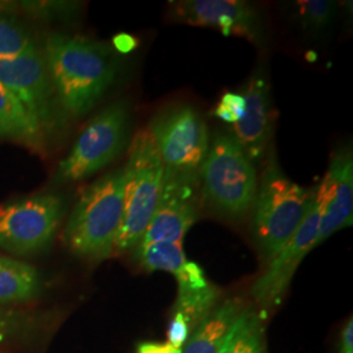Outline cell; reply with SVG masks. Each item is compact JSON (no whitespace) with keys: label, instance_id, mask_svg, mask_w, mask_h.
<instances>
[{"label":"cell","instance_id":"ba28073f","mask_svg":"<svg viewBox=\"0 0 353 353\" xmlns=\"http://www.w3.org/2000/svg\"><path fill=\"white\" fill-rule=\"evenodd\" d=\"M148 130L165 168L198 172L210 148V131L202 117L190 103H174L159 110Z\"/></svg>","mask_w":353,"mask_h":353},{"label":"cell","instance_id":"484cf974","mask_svg":"<svg viewBox=\"0 0 353 353\" xmlns=\"http://www.w3.org/2000/svg\"><path fill=\"white\" fill-rule=\"evenodd\" d=\"M135 353H182V350L174 348L168 341H143L138 344Z\"/></svg>","mask_w":353,"mask_h":353},{"label":"cell","instance_id":"5bb4252c","mask_svg":"<svg viewBox=\"0 0 353 353\" xmlns=\"http://www.w3.org/2000/svg\"><path fill=\"white\" fill-rule=\"evenodd\" d=\"M0 84L10 89L41 125L52 122L54 88L43 51L37 45L12 59L0 61Z\"/></svg>","mask_w":353,"mask_h":353},{"label":"cell","instance_id":"5b68a950","mask_svg":"<svg viewBox=\"0 0 353 353\" xmlns=\"http://www.w3.org/2000/svg\"><path fill=\"white\" fill-rule=\"evenodd\" d=\"M123 214L114 252L135 249L151 223L163 188L165 165L148 128L140 130L128 150Z\"/></svg>","mask_w":353,"mask_h":353},{"label":"cell","instance_id":"9a60e30c","mask_svg":"<svg viewBox=\"0 0 353 353\" xmlns=\"http://www.w3.org/2000/svg\"><path fill=\"white\" fill-rule=\"evenodd\" d=\"M245 306L246 303L239 299H228L219 303L211 314L191 332L182 353H217L228 330Z\"/></svg>","mask_w":353,"mask_h":353},{"label":"cell","instance_id":"cb8c5ba5","mask_svg":"<svg viewBox=\"0 0 353 353\" xmlns=\"http://www.w3.org/2000/svg\"><path fill=\"white\" fill-rule=\"evenodd\" d=\"M34 11L41 17L50 19H74L77 16L80 6L72 1H50V3H32ZM30 6V7H32Z\"/></svg>","mask_w":353,"mask_h":353},{"label":"cell","instance_id":"7c38bea8","mask_svg":"<svg viewBox=\"0 0 353 353\" xmlns=\"http://www.w3.org/2000/svg\"><path fill=\"white\" fill-rule=\"evenodd\" d=\"M316 205L319 214L316 246L352 225L353 153L350 145L331 154L327 170L316 188Z\"/></svg>","mask_w":353,"mask_h":353},{"label":"cell","instance_id":"7a4b0ae2","mask_svg":"<svg viewBox=\"0 0 353 353\" xmlns=\"http://www.w3.org/2000/svg\"><path fill=\"white\" fill-rule=\"evenodd\" d=\"M316 188L293 182L279 163L274 145L265 159L252 210V232L265 265L294 236L314 202Z\"/></svg>","mask_w":353,"mask_h":353},{"label":"cell","instance_id":"4316f807","mask_svg":"<svg viewBox=\"0 0 353 353\" xmlns=\"http://www.w3.org/2000/svg\"><path fill=\"white\" fill-rule=\"evenodd\" d=\"M339 353H353V319L350 318L341 332Z\"/></svg>","mask_w":353,"mask_h":353},{"label":"cell","instance_id":"d6986e66","mask_svg":"<svg viewBox=\"0 0 353 353\" xmlns=\"http://www.w3.org/2000/svg\"><path fill=\"white\" fill-rule=\"evenodd\" d=\"M221 290L212 283L203 290H178L172 313H179L189 323L191 332L219 305Z\"/></svg>","mask_w":353,"mask_h":353},{"label":"cell","instance_id":"2e32d148","mask_svg":"<svg viewBox=\"0 0 353 353\" xmlns=\"http://www.w3.org/2000/svg\"><path fill=\"white\" fill-rule=\"evenodd\" d=\"M0 137L33 147L42 141L41 122L3 84H0Z\"/></svg>","mask_w":353,"mask_h":353},{"label":"cell","instance_id":"d4e9b609","mask_svg":"<svg viewBox=\"0 0 353 353\" xmlns=\"http://www.w3.org/2000/svg\"><path fill=\"white\" fill-rule=\"evenodd\" d=\"M190 335H191V330L183 316L179 313H172V319L169 322L168 332H166L168 343L174 348L182 350L189 341Z\"/></svg>","mask_w":353,"mask_h":353},{"label":"cell","instance_id":"6da1fadb","mask_svg":"<svg viewBox=\"0 0 353 353\" xmlns=\"http://www.w3.org/2000/svg\"><path fill=\"white\" fill-rule=\"evenodd\" d=\"M43 57L54 92L72 117L89 113L115 80L113 52L90 38L52 33L46 38Z\"/></svg>","mask_w":353,"mask_h":353},{"label":"cell","instance_id":"3957f363","mask_svg":"<svg viewBox=\"0 0 353 353\" xmlns=\"http://www.w3.org/2000/svg\"><path fill=\"white\" fill-rule=\"evenodd\" d=\"M125 168H118L89 185L77 199L64 229V242L77 256L93 262L114 252L122 221Z\"/></svg>","mask_w":353,"mask_h":353},{"label":"cell","instance_id":"603a6c76","mask_svg":"<svg viewBox=\"0 0 353 353\" xmlns=\"http://www.w3.org/2000/svg\"><path fill=\"white\" fill-rule=\"evenodd\" d=\"M245 108H246V101L242 93L227 92L221 96L220 101L216 105L214 114V117H217L223 122L234 126L243 117Z\"/></svg>","mask_w":353,"mask_h":353},{"label":"cell","instance_id":"8992f818","mask_svg":"<svg viewBox=\"0 0 353 353\" xmlns=\"http://www.w3.org/2000/svg\"><path fill=\"white\" fill-rule=\"evenodd\" d=\"M131 130L128 102L117 101L97 114L55 172V182L85 179L112 164L126 150Z\"/></svg>","mask_w":353,"mask_h":353},{"label":"cell","instance_id":"52a82bcc","mask_svg":"<svg viewBox=\"0 0 353 353\" xmlns=\"http://www.w3.org/2000/svg\"><path fill=\"white\" fill-rule=\"evenodd\" d=\"M65 203L61 195L41 194L0 207V249L16 255L50 246L62 223Z\"/></svg>","mask_w":353,"mask_h":353},{"label":"cell","instance_id":"44dd1931","mask_svg":"<svg viewBox=\"0 0 353 353\" xmlns=\"http://www.w3.org/2000/svg\"><path fill=\"white\" fill-rule=\"evenodd\" d=\"M296 20L306 34L318 37L325 33L338 17V6L330 0L296 1Z\"/></svg>","mask_w":353,"mask_h":353},{"label":"cell","instance_id":"9c48e42d","mask_svg":"<svg viewBox=\"0 0 353 353\" xmlns=\"http://www.w3.org/2000/svg\"><path fill=\"white\" fill-rule=\"evenodd\" d=\"M202 203L198 172L165 168L156 211L138 246L157 242L183 243L186 233L199 220Z\"/></svg>","mask_w":353,"mask_h":353},{"label":"cell","instance_id":"7402d4cb","mask_svg":"<svg viewBox=\"0 0 353 353\" xmlns=\"http://www.w3.org/2000/svg\"><path fill=\"white\" fill-rule=\"evenodd\" d=\"M32 33L14 16L0 13V61L12 59L34 46Z\"/></svg>","mask_w":353,"mask_h":353},{"label":"cell","instance_id":"e0dca14e","mask_svg":"<svg viewBox=\"0 0 353 353\" xmlns=\"http://www.w3.org/2000/svg\"><path fill=\"white\" fill-rule=\"evenodd\" d=\"M262 322L258 310L246 305L228 330L217 353H267Z\"/></svg>","mask_w":353,"mask_h":353},{"label":"cell","instance_id":"277c9868","mask_svg":"<svg viewBox=\"0 0 353 353\" xmlns=\"http://www.w3.org/2000/svg\"><path fill=\"white\" fill-rule=\"evenodd\" d=\"M203 203L216 214L241 220L252 212L258 190L255 164L229 132H216L198 170Z\"/></svg>","mask_w":353,"mask_h":353},{"label":"cell","instance_id":"30bf717a","mask_svg":"<svg viewBox=\"0 0 353 353\" xmlns=\"http://www.w3.org/2000/svg\"><path fill=\"white\" fill-rule=\"evenodd\" d=\"M318 228L319 214L314 196V202L294 236L265 265V272L252 284V299L262 319L281 303L299 265L309 252L316 249Z\"/></svg>","mask_w":353,"mask_h":353},{"label":"cell","instance_id":"4fadbf2b","mask_svg":"<svg viewBox=\"0 0 353 353\" xmlns=\"http://www.w3.org/2000/svg\"><path fill=\"white\" fill-rule=\"evenodd\" d=\"M242 96L246 101L245 113L240 122L232 126V132L229 134L255 164L265 160L272 147L275 130V108L270 80L263 65L256 67L249 77Z\"/></svg>","mask_w":353,"mask_h":353},{"label":"cell","instance_id":"8fae6325","mask_svg":"<svg viewBox=\"0 0 353 353\" xmlns=\"http://www.w3.org/2000/svg\"><path fill=\"white\" fill-rule=\"evenodd\" d=\"M170 19L188 26L212 28L225 37L246 38L254 45L265 42L262 14L241 0H181L170 3Z\"/></svg>","mask_w":353,"mask_h":353},{"label":"cell","instance_id":"ffe728a7","mask_svg":"<svg viewBox=\"0 0 353 353\" xmlns=\"http://www.w3.org/2000/svg\"><path fill=\"white\" fill-rule=\"evenodd\" d=\"M134 250L139 265L148 272L165 271L172 274L188 259L183 250V243L157 242L138 246Z\"/></svg>","mask_w":353,"mask_h":353},{"label":"cell","instance_id":"ac0fdd59","mask_svg":"<svg viewBox=\"0 0 353 353\" xmlns=\"http://www.w3.org/2000/svg\"><path fill=\"white\" fill-rule=\"evenodd\" d=\"M39 290L41 280L34 267L0 256V303L29 301Z\"/></svg>","mask_w":353,"mask_h":353},{"label":"cell","instance_id":"83f0119b","mask_svg":"<svg viewBox=\"0 0 353 353\" xmlns=\"http://www.w3.org/2000/svg\"><path fill=\"white\" fill-rule=\"evenodd\" d=\"M132 38L126 34H121V36H117L114 38V46L117 48V50L122 51V52H126L132 49Z\"/></svg>","mask_w":353,"mask_h":353}]
</instances>
